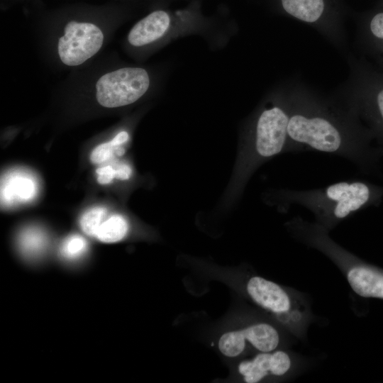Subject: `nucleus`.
<instances>
[{
	"mask_svg": "<svg viewBox=\"0 0 383 383\" xmlns=\"http://www.w3.org/2000/svg\"><path fill=\"white\" fill-rule=\"evenodd\" d=\"M287 151L315 150L348 160L374 172L383 148L358 115L335 92L323 94L300 81L287 86Z\"/></svg>",
	"mask_w": 383,
	"mask_h": 383,
	"instance_id": "f257e3e1",
	"label": "nucleus"
},
{
	"mask_svg": "<svg viewBox=\"0 0 383 383\" xmlns=\"http://www.w3.org/2000/svg\"><path fill=\"white\" fill-rule=\"evenodd\" d=\"M282 204L301 206L314 216L315 222L329 232L340 222L370 206H378L383 187L363 180L339 182L313 189L281 192Z\"/></svg>",
	"mask_w": 383,
	"mask_h": 383,
	"instance_id": "f03ea898",
	"label": "nucleus"
},
{
	"mask_svg": "<svg viewBox=\"0 0 383 383\" xmlns=\"http://www.w3.org/2000/svg\"><path fill=\"white\" fill-rule=\"evenodd\" d=\"M287 227L294 238L329 258L345 275L355 294L383 299V269L341 247L330 237L328 230L315 221L296 216L287 223Z\"/></svg>",
	"mask_w": 383,
	"mask_h": 383,
	"instance_id": "7ed1b4c3",
	"label": "nucleus"
},
{
	"mask_svg": "<svg viewBox=\"0 0 383 383\" xmlns=\"http://www.w3.org/2000/svg\"><path fill=\"white\" fill-rule=\"evenodd\" d=\"M350 74L335 93L360 117L375 140L383 145V72L365 57L348 52Z\"/></svg>",
	"mask_w": 383,
	"mask_h": 383,
	"instance_id": "20e7f679",
	"label": "nucleus"
},
{
	"mask_svg": "<svg viewBox=\"0 0 383 383\" xmlns=\"http://www.w3.org/2000/svg\"><path fill=\"white\" fill-rule=\"evenodd\" d=\"M287 16L316 30L343 54H348L345 20L348 8L343 0H277Z\"/></svg>",
	"mask_w": 383,
	"mask_h": 383,
	"instance_id": "39448f33",
	"label": "nucleus"
},
{
	"mask_svg": "<svg viewBox=\"0 0 383 383\" xmlns=\"http://www.w3.org/2000/svg\"><path fill=\"white\" fill-rule=\"evenodd\" d=\"M247 292L260 306L275 313L295 335H304L311 320L306 299L295 290L286 289L261 277H251Z\"/></svg>",
	"mask_w": 383,
	"mask_h": 383,
	"instance_id": "423d86ee",
	"label": "nucleus"
},
{
	"mask_svg": "<svg viewBox=\"0 0 383 383\" xmlns=\"http://www.w3.org/2000/svg\"><path fill=\"white\" fill-rule=\"evenodd\" d=\"M150 77L142 67H125L106 72L95 84L97 102L106 108L130 105L149 89Z\"/></svg>",
	"mask_w": 383,
	"mask_h": 383,
	"instance_id": "0eeeda50",
	"label": "nucleus"
},
{
	"mask_svg": "<svg viewBox=\"0 0 383 383\" xmlns=\"http://www.w3.org/2000/svg\"><path fill=\"white\" fill-rule=\"evenodd\" d=\"M57 43L60 61L67 66H78L94 56L101 48L104 35L89 19L70 18Z\"/></svg>",
	"mask_w": 383,
	"mask_h": 383,
	"instance_id": "6e6552de",
	"label": "nucleus"
},
{
	"mask_svg": "<svg viewBox=\"0 0 383 383\" xmlns=\"http://www.w3.org/2000/svg\"><path fill=\"white\" fill-rule=\"evenodd\" d=\"M356 45L362 57L383 72V7L356 16Z\"/></svg>",
	"mask_w": 383,
	"mask_h": 383,
	"instance_id": "1a4fd4ad",
	"label": "nucleus"
},
{
	"mask_svg": "<svg viewBox=\"0 0 383 383\" xmlns=\"http://www.w3.org/2000/svg\"><path fill=\"white\" fill-rule=\"evenodd\" d=\"M292 364L290 356L284 351L262 352L251 360L240 362L238 370L246 382L257 383L269 374L282 376L287 374Z\"/></svg>",
	"mask_w": 383,
	"mask_h": 383,
	"instance_id": "9d476101",
	"label": "nucleus"
},
{
	"mask_svg": "<svg viewBox=\"0 0 383 383\" xmlns=\"http://www.w3.org/2000/svg\"><path fill=\"white\" fill-rule=\"evenodd\" d=\"M171 25V18L167 11H154L131 28L127 36L128 43L135 48L152 45L169 34Z\"/></svg>",
	"mask_w": 383,
	"mask_h": 383,
	"instance_id": "9b49d317",
	"label": "nucleus"
},
{
	"mask_svg": "<svg viewBox=\"0 0 383 383\" xmlns=\"http://www.w3.org/2000/svg\"><path fill=\"white\" fill-rule=\"evenodd\" d=\"M36 187L34 182L19 174L8 178L6 182L1 187V200L7 203L12 201H27L34 196Z\"/></svg>",
	"mask_w": 383,
	"mask_h": 383,
	"instance_id": "f8f14e48",
	"label": "nucleus"
},
{
	"mask_svg": "<svg viewBox=\"0 0 383 383\" xmlns=\"http://www.w3.org/2000/svg\"><path fill=\"white\" fill-rule=\"evenodd\" d=\"M128 229L127 221L123 216L112 215L103 221L95 238L103 243H115L125 237Z\"/></svg>",
	"mask_w": 383,
	"mask_h": 383,
	"instance_id": "ddd939ff",
	"label": "nucleus"
},
{
	"mask_svg": "<svg viewBox=\"0 0 383 383\" xmlns=\"http://www.w3.org/2000/svg\"><path fill=\"white\" fill-rule=\"evenodd\" d=\"M128 139L126 131L118 133L111 141L102 143L96 147L90 155L93 163L99 164L110 160L115 156H121L124 153L121 145Z\"/></svg>",
	"mask_w": 383,
	"mask_h": 383,
	"instance_id": "4468645a",
	"label": "nucleus"
},
{
	"mask_svg": "<svg viewBox=\"0 0 383 383\" xmlns=\"http://www.w3.org/2000/svg\"><path fill=\"white\" fill-rule=\"evenodd\" d=\"M245 340L241 331L228 332L221 337L218 348L223 355L235 357L243 351Z\"/></svg>",
	"mask_w": 383,
	"mask_h": 383,
	"instance_id": "2eb2a0df",
	"label": "nucleus"
},
{
	"mask_svg": "<svg viewBox=\"0 0 383 383\" xmlns=\"http://www.w3.org/2000/svg\"><path fill=\"white\" fill-rule=\"evenodd\" d=\"M106 210L102 207H95L86 211L82 216L79 224L82 231L91 237L96 233L106 217Z\"/></svg>",
	"mask_w": 383,
	"mask_h": 383,
	"instance_id": "dca6fc26",
	"label": "nucleus"
},
{
	"mask_svg": "<svg viewBox=\"0 0 383 383\" xmlns=\"http://www.w3.org/2000/svg\"><path fill=\"white\" fill-rule=\"evenodd\" d=\"M45 238L38 229H28L21 235L20 244L22 250L28 255L38 254L44 248Z\"/></svg>",
	"mask_w": 383,
	"mask_h": 383,
	"instance_id": "f3484780",
	"label": "nucleus"
},
{
	"mask_svg": "<svg viewBox=\"0 0 383 383\" xmlns=\"http://www.w3.org/2000/svg\"><path fill=\"white\" fill-rule=\"evenodd\" d=\"M96 174L98 182L106 184L110 183L115 177L128 179L131 174V169L126 164L107 165L98 168Z\"/></svg>",
	"mask_w": 383,
	"mask_h": 383,
	"instance_id": "a211bd4d",
	"label": "nucleus"
},
{
	"mask_svg": "<svg viewBox=\"0 0 383 383\" xmlns=\"http://www.w3.org/2000/svg\"><path fill=\"white\" fill-rule=\"evenodd\" d=\"M86 248L87 242L82 237L72 235L63 243L62 253L68 259H75L82 255Z\"/></svg>",
	"mask_w": 383,
	"mask_h": 383,
	"instance_id": "6ab92c4d",
	"label": "nucleus"
},
{
	"mask_svg": "<svg viewBox=\"0 0 383 383\" xmlns=\"http://www.w3.org/2000/svg\"><path fill=\"white\" fill-rule=\"evenodd\" d=\"M378 5H379V6H381L383 7V0H381V1H380V3H379Z\"/></svg>",
	"mask_w": 383,
	"mask_h": 383,
	"instance_id": "aec40b11",
	"label": "nucleus"
}]
</instances>
